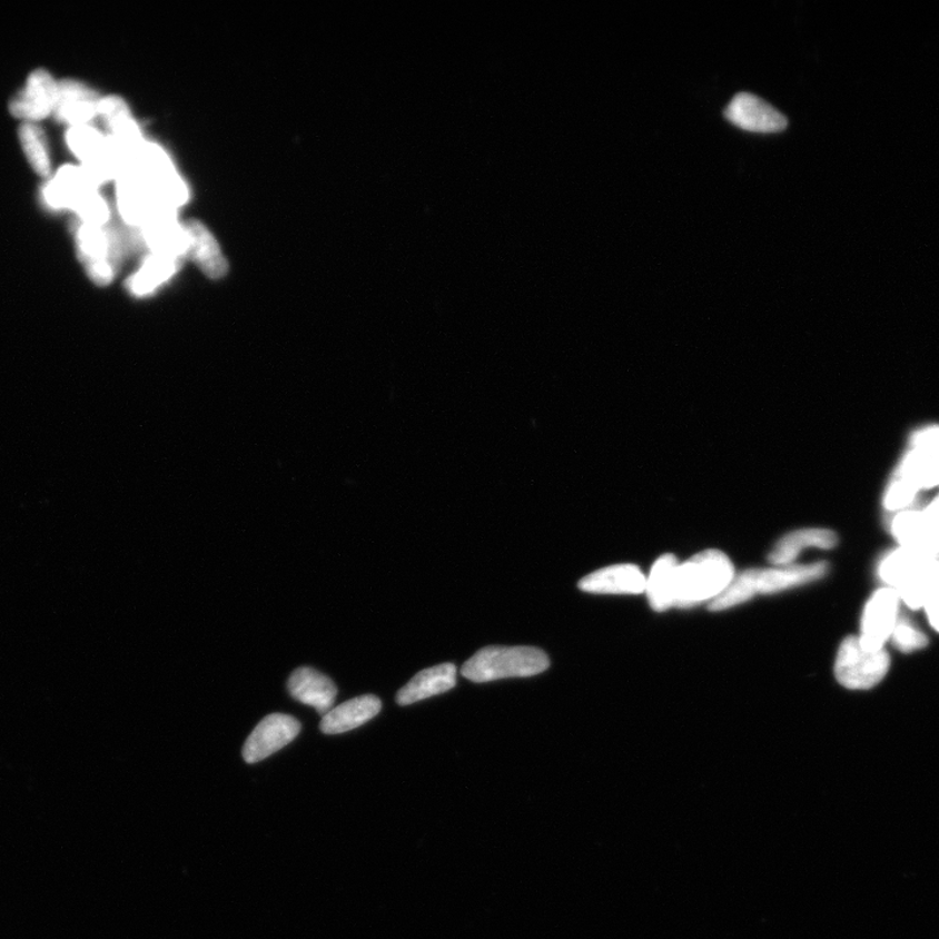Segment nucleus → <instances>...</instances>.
Listing matches in <instances>:
<instances>
[{
    "label": "nucleus",
    "mask_w": 939,
    "mask_h": 939,
    "mask_svg": "<svg viewBox=\"0 0 939 939\" xmlns=\"http://www.w3.org/2000/svg\"><path fill=\"white\" fill-rule=\"evenodd\" d=\"M828 573L827 563L787 565L770 570H749L734 575L730 586L709 604L710 611H724L751 601L759 594H775L805 585Z\"/></svg>",
    "instance_id": "nucleus-1"
},
{
    "label": "nucleus",
    "mask_w": 939,
    "mask_h": 939,
    "mask_svg": "<svg viewBox=\"0 0 939 939\" xmlns=\"http://www.w3.org/2000/svg\"><path fill=\"white\" fill-rule=\"evenodd\" d=\"M919 490L903 478L893 481L886 490L883 505L890 512H903L913 503Z\"/></svg>",
    "instance_id": "nucleus-28"
},
{
    "label": "nucleus",
    "mask_w": 939,
    "mask_h": 939,
    "mask_svg": "<svg viewBox=\"0 0 939 939\" xmlns=\"http://www.w3.org/2000/svg\"><path fill=\"white\" fill-rule=\"evenodd\" d=\"M646 581L639 566L621 564L586 575L579 587L594 594H641L646 592Z\"/></svg>",
    "instance_id": "nucleus-16"
},
{
    "label": "nucleus",
    "mask_w": 939,
    "mask_h": 939,
    "mask_svg": "<svg viewBox=\"0 0 939 939\" xmlns=\"http://www.w3.org/2000/svg\"><path fill=\"white\" fill-rule=\"evenodd\" d=\"M679 562L671 554L659 557L646 579V593L651 607L664 612L675 607L676 574Z\"/></svg>",
    "instance_id": "nucleus-22"
},
{
    "label": "nucleus",
    "mask_w": 939,
    "mask_h": 939,
    "mask_svg": "<svg viewBox=\"0 0 939 939\" xmlns=\"http://www.w3.org/2000/svg\"><path fill=\"white\" fill-rule=\"evenodd\" d=\"M929 623L939 633V590L926 604Z\"/></svg>",
    "instance_id": "nucleus-32"
},
{
    "label": "nucleus",
    "mask_w": 939,
    "mask_h": 939,
    "mask_svg": "<svg viewBox=\"0 0 939 939\" xmlns=\"http://www.w3.org/2000/svg\"><path fill=\"white\" fill-rule=\"evenodd\" d=\"M180 263L168 256L149 254L140 268L128 278L127 289L136 297H146L170 281L178 271Z\"/></svg>",
    "instance_id": "nucleus-23"
},
{
    "label": "nucleus",
    "mask_w": 939,
    "mask_h": 939,
    "mask_svg": "<svg viewBox=\"0 0 939 939\" xmlns=\"http://www.w3.org/2000/svg\"><path fill=\"white\" fill-rule=\"evenodd\" d=\"M66 141L80 165H86L101 154L108 146L109 138L88 125L68 128Z\"/></svg>",
    "instance_id": "nucleus-26"
},
{
    "label": "nucleus",
    "mask_w": 939,
    "mask_h": 939,
    "mask_svg": "<svg viewBox=\"0 0 939 939\" xmlns=\"http://www.w3.org/2000/svg\"><path fill=\"white\" fill-rule=\"evenodd\" d=\"M116 181L119 215L134 229L140 230L156 218L178 215L162 206L146 180L132 168H126Z\"/></svg>",
    "instance_id": "nucleus-7"
},
{
    "label": "nucleus",
    "mask_w": 939,
    "mask_h": 939,
    "mask_svg": "<svg viewBox=\"0 0 939 939\" xmlns=\"http://www.w3.org/2000/svg\"><path fill=\"white\" fill-rule=\"evenodd\" d=\"M98 98L92 89L76 80L58 82V100L55 117L60 123L71 127L88 126L98 117Z\"/></svg>",
    "instance_id": "nucleus-14"
},
{
    "label": "nucleus",
    "mask_w": 939,
    "mask_h": 939,
    "mask_svg": "<svg viewBox=\"0 0 939 939\" xmlns=\"http://www.w3.org/2000/svg\"><path fill=\"white\" fill-rule=\"evenodd\" d=\"M734 575L733 564L723 552H700L688 562L679 564L675 607L691 609L703 602H713L730 586Z\"/></svg>",
    "instance_id": "nucleus-3"
},
{
    "label": "nucleus",
    "mask_w": 939,
    "mask_h": 939,
    "mask_svg": "<svg viewBox=\"0 0 939 939\" xmlns=\"http://www.w3.org/2000/svg\"><path fill=\"white\" fill-rule=\"evenodd\" d=\"M80 224L105 227L110 224L111 210L108 200L98 191L90 194L73 211Z\"/></svg>",
    "instance_id": "nucleus-27"
},
{
    "label": "nucleus",
    "mask_w": 939,
    "mask_h": 939,
    "mask_svg": "<svg viewBox=\"0 0 939 939\" xmlns=\"http://www.w3.org/2000/svg\"><path fill=\"white\" fill-rule=\"evenodd\" d=\"M899 595L893 589H881L870 597L861 620V646L883 650L898 623Z\"/></svg>",
    "instance_id": "nucleus-8"
},
{
    "label": "nucleus",
    "mask_w": 939,
    "mask_h": 939,
    "mask_svg": "<svg viewBox=\"0 0 939 939\" xmlns=\"http://www.w3.org/2000/svg\"><path fill=\"white\" fill-rule=\"evenodd\" d=\"M724 117L741 130L757 134H778L789 126L782 112L752 93L734 96L727 106Z\"/></svg>",
    "instance_id": "nucleus-13"
},
{
    "label": "nucleus",
    "mask_w": 939,
    "mask_h": 939,
    "mask_svg": "<svg viewBox=\"0 0 939 939\" xmlns=\"http://www.w3.org/2000/svg\"><path fill=\"white\" fill-rule=\"evenodd\" d=\"M127 168H132L146 180L166 209L178 214L186 206L189 199L188 186L179 176L168 151L158 144L146 140Z\"/></svg>",
    "instance_id": "nucleus-5"
},
{
    "label": "nucleus",
    "mask_w": 939,
    "mask_h": 939,
    "mask_svg": "<svg viewBox=\"0 0 939 939\" xmlns=\"http://www.w3.org/2000/svg\"><path fill=\"white\" fill-rule=\"evenodd\" d=\"M19 138L22 151L32 169L42 178H51V156L47 135L34 123L20 127Z\"/></svg>",
    "instance_id": "nucleus-25"
},
{
    "label": "nucleus",
    "mask_w": 939,
    "mask_h": 939,
    "mask_svg": "<svg viewBox=\"0 0 939 939\" xmlns=\"http://www.w3.org/2000/svg\"><path fill=\"white\" fill-rule=\"evenodd\" d=\"M891 534L900 547L939 556V514L928 511L899 512L891 522Z\"/></svg>",
    "instance_id": "nucleus-10"
},
{
    "label": "nucleus",
    "mask_w": 939,
    "mask_h": 939,
    "mask_svg": "<svg viewBox=\"0 0 939 939\" xmlns=\"http://www.w3.org/2000/svg\"><path fill=\"white\" fill-rule=\"evenodd\" d=\"M380 710L382 701L377 696L362 695L332 709L323 716L320 730L327 734L353 731L375 718Z\"/></svg>",
    "instance_id": "nucleus-19"
},
{
    "label": "nucleus",
    "mask_w": 939,
    "mask_h": 939,
    "mask_svg": "<svg viewBox=\"0 0 939 939\" xmlns=\"http://www.w3.org/2000/svg\"><path fill=\"white\" fill-rule=\"evenodd\" d=\"M141 241L150 254L184 260L189 253V234L186 225L178 221V215L156 218L140 229Z\"/></svg>",
    "instance_id": "nucleus-15"
},
{
    "label": "nucleus",
    "mask_w": 939,
    "mask_h": 939,
    "mask_svg": "<svg viewBox=\"0 0 939 939\" xmlns=\"http://www.w3.org/2000/svg\"><path fill=\"white\" fill-rule=\"evenodd\" d=\"M912 449L929 451L939 448V426L922 428L911 438Z\"/></svg>",
    "instance_id": "nucleus-31"
},
{
    "label": "nucleus",
    "mask_w": 939,
    "mask_h": 939,
    "mask_svg": "<svg viewBox=\"0 0 939 939\" xmlns=\"http://www.w3.org/2000/svg\"><path fill=\"white\" fill-rule=\"evenodd\" d=\"M878 575L908 607L919 610L939 590V559L900 547L886 555Z\"/></svg>",
    "instance_id": "nucleus-2"
},
{
    "label": "nucleus",
    "mask_w": 939,
    "mask_h": 939,
    "mask_svg": "<svg viewBox=\"0 0 939 939\" xmlns=\"http://www.w3.org/2000/svg\"><path fill=\"white\" fill-rule=\"evenodd\" d=\"M899 478L913 484L916 488L929 490L939 486V448L911 449L898 470Z\"/></svg>",
    "instance_id": "nucleus-24"
},
{
    "label": "nucleus",
    "mask_w": 939,
    "mask_h": 939,
    "mask_svg": "<svg viewBox=\"0 0 939 939\" xmlns=\"http://www.w3.org/2000/svg\"><path fill=\"white\" fill-rule=\"evenodd\" d=\"M926 511L931 512V513H937V514H939V494H938V495H937V497L933 500V502H931V503L927 506V510H926Z\"/></svg>",
    "instance_id": "nucleus-33"
},
{
    "label": "nucleus",
    "mask_w": 939,
    "mask_h": 939,
    "mask_svg": "<svg viewBox=\"0 0 939 939\" xmlns=\"http://www.w3.org/2000/svg\"><path fill=\"white\" fill-rule=\"evenodd\" d=\"M548 668L550 658L540 649L488 646L470 658L461 673L474 683H490L500 679L540 675Z\"/></svg>",
    "instance_id": "nucleus-4"
},
{
    "label": "nucleus",
    "mask_w": 939,
    "mask_h": 939,
    "mask_svg": "<svg viewBox=\"0 0 939 939\" xmlns=\"http://www.w3.org/2000/svg\"><path fill=\"white\" fill-rule=\"evenodd\" d=\"M302 724L297 719L285 714L265 716L249 734L244 747V759L247 763L267 760L268 757L281 751L298 737Z\"/></svg>",
    "instance_id": "nucleus-11"
},
{
    "label": "nucleus",
    "mask_w": 939,
    "mask_h": 939,
    "mask_svg": "<svg viewBox=\"0 0 939 939\" xmlns=\"http://www.w3.org/2000/svg\"><path fill=\"white\" fill-rule=\"evenodd\" d=\"M98 117H101L106 127L111 130L125 120L132 118V113L122 98L109 96L101 98L100 103H98Z\"/></svg>",
    "instance_id": "nucleus-30"
},
{
    "label": "nucleus",
    "mask_w": 939,
    "mask_h": 939,
    "mask_svg": "<svg viewBox=\"0 0 939 939\" xmlns=\"http://www.w3.org/2000/svg\"><path fill=\"white\" fill-rule=\"evenodd\" d=\"M98 186L79 165H65L43 186L42 199L51 210L75 211Z\"/></svg>",
    "instance_id": "nucleus-12"
},
{
    "label": "nucleus",
    "mask_w": 939,
    "mask_h": 939,
    "mask_svg": "<svg viewBox=\"0 0 939 939\" xmlns=\"http://www.w3.org/2000/svg\"><path fill=\"white\" fill-rule=\"evenodd\" d=\"M287 689L294 700L314 708L320 715H327L337 696V686L322 672L300 668L293 672Z\"/></svg>",
    "instance_id": "nucleus-17"
},
{
    "label": "nucleus",
    "mask_w": 939,
    "mask_h": 939,
    "mask_svg": "<svg viewBox=\"0 0 939 939\" xmlns=\"http://www.w3.org/2000/svg\"><path fill=\"white\" fill-rule=\"evenodd\" d=\"M457 683V669L452 663L435 665L415 675L397 694V703L407 706L437 694L449 692Z\"/></svg>",
    "instance_id": "nucleus-18"
},
{
    "label": "nucleus",
    "mask_w": 939,
    "mask_h": 939,
    "mask_svg": "<svg viewBox=\"0 0 939 939\" xmlns=\"http://www.w3.org/2000/svg\"><path fill=\"white\" fill-rule=\"evenodd\" d=\"M57 100L58 81L40 68L29 75L26 87L12 98L10 110L13 117L36 125L51 113L55 116Z\"/></svg>",
    "instance_id": "nucleus-9"
},
{
    "label": "nucleus",
    "mask_w": 939,
    "mask_h": 939,
    "mask_svg": "<svg viewBox=\"0 0 939 939\" xmlns=\"http://www.w3.org/2000/svg\"><path fill=\"white\" fill-rule=\"evenodd\" d=\"M893 646L903 653H912V651L923 649L928 645L926 634L920 631L906 619H899L896 630L891 634Z\"/></svg>",
    "instance_id": "nucleus-29"
},
{
    "label": "nucleus",
    "mask_w": 939,
    "mask_h": 939,
    "mask_svg": "<svg viewBox=\"0 0 939 939\" xmlns=\"http://www.w3.org/2000/svg\"><path fill=\"white\" fill-rule=\"evenodd\" d=\"M890 669V656L884 650L869 651L859 637H848L840 645L836 663L837 679L848 689H870L881 683Z\"/></svg>",
    "instance_id": "nucleus-6"
},
{
    "label": "nucleus",
    "mask_w": 939,
    "mask_h": 939,
    "mask_svg": "<svg viewBox=\"0 0 939 939\" xmlns=\"http://www.w3.org/2000/svg\"><path fill=\"white\" fill-rule=\"evenodd\" d=\"M186 226L189 234V259L198 264L208 277H224L227 261L215 235L199 221H189Z\"/></svg>",
    "instance_id": "nucleus-21"
},
{
    "label": "nucleus",
    "mask_w": 939,
    "mask_h": 939,
    "mask_svg": "<svg viewBox=\"0 0 939 939\" xmlns=\"http://www.w3.org/2000/svg\"><path fill=\"white\" fill-rule=\"evenodd\" d=\"M838 544V536L828 528H802L780 540L769 555V562L777 566L791 565L802 550H831Z\"/></svg>",
    "instance_id": "nucleus-20"
}]
</instances>
